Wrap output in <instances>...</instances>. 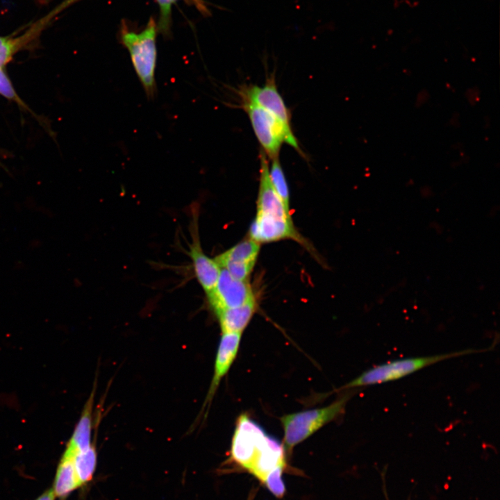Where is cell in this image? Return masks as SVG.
Returning <instances> with one entry per match:
<instances>
[{"label":"cell","mask_w":500,"mask_h":500,"mask_svg":"<svg viewBox=\"0 0 500 500\" xmlns=\"http://www.w3.org/2000/svg\"><path fill=\"white\" fill-rule=\"evenodd\" d=\"M156 24L151 18L145 28L140 32L124 28L122 31V44L128 51L135 72L149 99L156 90Z\"/></svg>","instance_id":"1"},{"label":"cell","mask_w":500,"mask_h":500,"mask_svg":"<svg viewBox=\"0 0 500 500\" xmlns=\"http://www.w3.org/2000/svg\"><path fill=\"white\" fill-rule=\"evenodd\" d=\"M479 351L467 349L433 356L390 360L363 372L342 386V389L357 388L396 381L438 362Z\"/></svg>","instance_id":"2"},{"label":"cell","mask_w":500,"mask_h":500,"mask_svg":"<svg viewBox=\"0 0 500 500\" xmlns=\"http://www.w3.org/2000/svg\"><path fill=\"white\" fill-rule=\"evenodd\" d=\"M348 396L322 408L290 413L281 418L284 431V444L291 451L324 425L338 417L344 411Z\"/></svg>","instance_id":"3"},{"label":"cell","mask_w":500,"mask_h":500,"mask_svg":"<svg viewBox=\"0 0 500 500\" xmlns=\"http://www.w3.org/2000/svg\"><path fill=\"white\" fill-rule=\"evenodd\" d=\"M242 107L248 115L262 151L271 160L278 158L283 142L302 154L292 129L286 128L272 114L257 104L242 101Z\"/></svg>","instance_id":"4"},{"label":"cell","mask_w":500,"mask_h":500,"mask_svg":"<svg viewBox=\"0 0 500 500\" xmlns=\"http://www.w3.org/2000/svg\"><path fill=\"white\" fill-rule=\"evenodd\" d=\"M267 435L246 414L238 419L231 444L233 460L248 471L265 444Z\"/></svg>","instance_id":"5"},{"label":"cell","mask_w":500,"mask_h":500,"mask_svg":"<svg viewBox=\"0 0 500 500\" xmlns=\"http://www.w3.org/2000/svg\"><path fill=\"white\" fill-rule=\"evenodd\" d=\"M206 296L215 315L225 309L242 306L255 297L248 280H237L222 267L215 289Z\"/></svg>","instance_id":"6"},{"label":"cell","mask_w":500,"mask_h":500,"mask_svg":"<svg viewBox=\"0 0 500 500\" xmlns=\"http://www.w3.org/2000/svg\"><path fill=\"white\" fill-rule=\"evenodd\" d=\"M198 211L197 206H193L190 226L192 243L189 246L188 254L192 262L196 278L208 295L216 286L221 267L215 259L210 258L203 251L198 230Z\"/></svg>","instance_id":"7"},{"label":"cell","mask_w":500,"mask_h":500,"mask_svg":"<svg viewBox=\"0 0 500 500\" xmlns=\"http://www.w3.org/2000/svg\"><path fill=\"white\" fill-rule=\"evenodd\" d=\"M240 94L242 101H247L264 108L286 128H291V115L283 99L278 91L275 79L272 76L261 86L257 85H244Z\"/></svg>","instance_id":"8"},{"label":"cell","mask_w":500,"mask_h":500,"mask_svg":"<svg viewBox=\"0 0 500 500\" xmlns=\"http://www.w3.org/2000/svg\"><path fill=\"white\" fill-rule=\"evenodd\" d=\"M250 238L258 243L283 239L304 242L296 231L292 220L261 213H256L250 228Z\"/></svg>","instance_id":"9"},{"label":"cell","mask_w":500,"mask_h":500,"mask_svg":"<svg viewBox=\"0 0 500 500\" xmlns=\"http://www.w3.org/2000/svg\"><path fill=\"white\" fill-rule=\"evenodd\" d=\"M241 333H222L217 351L214 373L206 399V403H210L222 378L228 373L233 363L240 347Z\"/></svg>","instance_id":"10"},{"label":"cell","mask_w":500,"mask_h":500,"mask_svg":"<svg viewBox=\"0 0 500 500\" xmlns=\"http://www.w3.org/2000/svg\"><path fill=\"white\" fill-rule=\"evenodd\" d=\"M260 183L257 199V212L291 219L280 198L274 190L269 174V163L262 151L260 153Z\"/></svg>","instance_id":"11"},{"label":"cell","mask_w":500,"mask_h":500,"mask_svg":"<svg viewBox=\"0 0 500 500\" xmlns=\"http://www.w3.org/2000/svg\"><path fill=\"white\" fill-rule=\"evenodd\" d=\"M278 465H285L283 447L269 435L249 472L263 483L268 473Z\"/></svg>","instance_id":"12"},{"label":"cell","mask_w":500,"mask_h":500,"mask_svg":"<svg viewBox=\"0 0 500 500\" xmlns=\"http://www.w3.org/2000/svg\"><path fill=\"white\" fill-rule=\"evenodd\" d=\"M257 308L253 297L242 306L225 309L216 314L222 333H241L245 329Z\"/></svg>","instance_id":"13"},{"label":"cell","mask_w":500,"mask_h":500,"mask_svg":"<svg viewBox=\"0 0 500 500\" xmlns=\"http://www.w3.org/2000/svg\"><path fill=\"white\" fill-rule=\"evenodd\" d=\"M94 392L85 403L81 416L74 430L64 453L74 456L76 453L87 450L90 446Z\"/></svg>","instance_id":"14"},{"label":"cell","mask_w":500,"mask_h":500,"mask_svg":"<svg viewBox=\"0 0 500 500\" xmlns=\"http://www.w3.org/2000/svg\"><path fill=\"white\" fill-rule=\"evenodd\" d=\"M47 24L42 19L35 22L25 33L17 37L0 36V67H4L11 61L13 56L35 39Z\"/></svg>","instance_id":"15"},{"label":"cell","mask_w":500,"mask_h":500,"mask_svg":"<svg viewBox=\"0 0 500 500\" xmlns=\"http://www.w3.org/2000/svg\"><path fill=\"white\" fill-rule=\"evenodd\" d=\"M81 485L77 476L74 457L63 453L58 464L53 490L56 497L63 499Z\"/></svg>","instance_id":"16"},{"label":"cell","mask_w":500,"mask_h":500,"mask_svg":"<svg viewBox=\"0 0 500 500\" xmlns=\"http://www.w3.org/2000/svg\"><path fill=\"white\" fill-rule=\"evenodd\" d=\"M260 247V243L249 238L217 256L214 259L219 266L228 261L256 263Z\"/></svg>","instance_id":"17"},{"label":"cell","mask_w":500,"mask_h":500,"mask_svg":"<svg viewBox=\"0 0 500 500\" xmlns=\"http://www.w3.org/2000/svg\"><path fill=\"white\" fill-rule=\"evenodd\" d=\"M97 462V453L91 445L87 450L78 452L74 456V468L81 485L89 481L94 474Z\"/></svg>","instance_id":"18"},{"label":"cell","mask_w":500,"mask_h":500,"mask_svg":"<svg viewBox=\"0 0 500 500\" xmlns=\"http://www.w3.org/2000/svg\"><path fill=\"white\" fill-rule=\"evenodd\" d=\"M269 174L272 185L282 201L285 210L290 212V192L285 174L278 158L272 160Z\"/></svg>","instance_id":"19"},{"label":"cell","mask_w":500,"mask_h":500,"mask_svg":"<svg viewBox=\"0 0 500 500\" xmlns=\"http://www.w3.org/2000/svg\"><path fill=\"white\" fill-rule=\"evenodd\" d=\"M284 467L285 465L277 466L268 473L263 481L268 490L278 498H281L285 492V484L282 479Z\"/></svg>","instance_id":"20"},{"label":"cell","mask_w":500,"mask_h":500,"mask_svg":"<svg viewBox=\"0 0 500 500\" xmlns=\"http://www.w3.org/2000/svg\"><path fill=\"white\" fill-rule=\"evenodd\" d=\"M160 8V19L158 22V29L162 33L167 34L170 28L171 24V12L172 5L178 0H156ZM194 3L200 8H204L199 2L200 0H188Z\"/></svg>","instance_id":"21"},{"label":"cell","mask_w":500,"mask_h":500,"mask_svg":"<svg viewBox=\"0 0 500 500\" xmlns=\"http://www.w3.org/2000/svg\"><path fill=\"white\" fill-rule=\"evenodd\" d=\"M256 263L228 261L219 265L224 268L232 277L240 281H247Z\"/></svg>","instance_id":"22"},{"label":"cell","mask_w":500,"mask_h":500,"mask_svg":"<svg viewBox=\"0 0 500 500\" xmlns=\"http://www.w3.org/2000/svg\"><path fill=\"white\" fill-rule=\"evenodd\" d=\"M0 94L5 98L13 101L18 104L25 107L23 101L16 93L11 81L4 72V69L0 67Z\"/></svg>","instance_id":"23"},{"label":"cell","mask_w":500,"mask_h":500,"mask_svg":"<svg viewBox=\"0 0 500 500\" xmlns=\"http://www.w3.org/2000/svg\"><path fill=\"white\" fill-rule=\"evenodd\" d=\"M80 1L81 0H64L55 9H53L51 12H49L47 15V17L49 21H51L56 15L62 12L63 10Z\"/></svg>","instance_id":"24"},{"label":"cell","mask_w":500,"mask_h":500,"mask_svg":"<svg viewBox=\"0 0 500 500\" xmlns=\"http://www.w3.org/2000/svg\"><path fill=\"white\" fill-rule=\"evenodd\" d=\"M55 494L53 488H49L43 492L35 500H55Z\"/></svg>","instance_id":"25"}]
</instances>
